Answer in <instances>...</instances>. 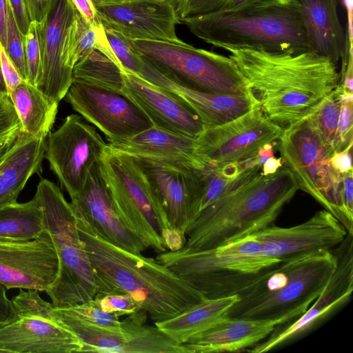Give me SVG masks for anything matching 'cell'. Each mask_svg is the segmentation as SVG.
<instances>
[{"mask_svg": "<svg viewBox=\"0 0 353 353\" xmlns=\"http://www.w3.org/2000/svg\"><path fill=\"white\" fill-rule=\"evenodd\" d=\"M339 92L342 103L336 132L335 152L341 151L353 145V94H342L339 91Z\"/></svg>", "mask_w": 353, "mask_h": 353, "instance_id": "obj_41", "label": "cell"}, {"mask_svg": "<svg viewBox=\"0 0 353 353\" xmlns=\"http://www.w3.org/2000/svg\"><path fill=\"white\" fill-rule=\"evenodd\" d=\"M2 323H3V322L0 321V325H1Z\"/></svg>", "mask_w": 353, "mask_h": 353, "instance_id": "obj_58", "label": "cell"}, {"mask_svg": "<svg viewBox=\"0 0 353 353\" xmlns=\"http://www.w3.org/2000/svg\"><path fill=\"white\" fill-rule=\"evenodd\" d=\"M77 12L72 0H51L44 19L36 23L41 58L37 88L58 105L73 80L70 46Z\"/></svg>", "mask_w": 353, "mask_h": 353, "instance_id": "obj_14", "label": "cell"}, {"mask_svg": "<svg viewBox=\"0 0 353 353\" xmlns=\"http://www.w3.org/2000/svg\"><path fill=\"white\" fill-rule=\"evenodd\" d=\"M274 1L276 0H229L221 10H239Z\"/></svg>", "mask_w": 353, "mask_h": 353, "instance_id": "obj_52", "label": "cell"}, {"mask_svg": "<svg viewBox=\"0 0 353 353\" xmlns=\"http://www.w3.org/2000/svg\"><path fill=\"white\" fill-rule=\"evenodd\" d=\"M190 32L213 46L272 52L308 50L296 0H276L234 10H221L181 20Z\"/></svg>", "mask_w": 353, "mask_h": 353, "instance_id": "obj_4", "label": "cell"}, {"mask_svg": "<svg viewBox=\"0 0 353 353\" xmlns=\"http://www.w3.org/2000/svg\"><path fill=\"white\" fill-rule=\"evenodd\" d=\"M132 158L165 213L170 227L185 232L188 222L194 169L142 157Z\"/></svg>", "mask_w": 353, "mask_h": 353, "instance_id": "obj_23", "label": "cell"}, {"mask_svg": "<svg viewBox=\"0 0 353 353\" xmlns=\"http://www.w3.org/2000/svg\"><path fill=\"white\" fill-rule=\"evenodd\" d=\"M266 116L283 130L315 112L338 87L336 64L312 51L225 48Z\"/></svg>", "mask_w": 353, "mask_h": 353, "instance_id": "obj_1", "label": "cell"}, {"mask_svg": "<svg viewBox=\"0 0 353 353\" xmlns=\"http://www.w3.org/2000/svg\"><path fill=\"white\" fill-rule=\"evenodd\" d=\"M17 26L24 37L31 23L25 0H8Z\"/></svg>", "mask_w": 353, "mask_h": 353, "instance_id": "obj_45", "label": "cell"}, {"mask_svg": "<svg viewBox=\"0 0 353 353\" xmlns=\"http://www.w3.org/2000/svg\"><path fill=\"white\" fill-rule=\"evenodd\" d=\"M129 41L147 63L181 87L211 94L252 95L248 82L229 57L181 39Z\"/></svg>", "mask_w": 353, "mask_h": 353, "instance_id": "obj_8", "label": "cell"}, {"mask_svg": "<svg viewBox=\"0 0 353 353\" xmlns=\"http://www.w3.org/2000/svg\"><path fill=\"white\" fill-rule=\"evenodd\" d=\"M112 149L132 157H142L166 164L201 168L205 165L195 152V139L154 126L132 137L109 142Z\"/></svg>", "mask_w": 353, "mask_h": 353, "instance_id": "obj_25", "label": "cell"}, {"mask_svg": "<svg viewBox=\"0 0 353 353\" xmlns=\"http://www.w3.org/2000/svg\"><path fill=\"white\" fill-rule=\"evenodd\" d=\"M140 77L168 90L188 103L199 117L204 128L226 123L259 105L253 95L211 94L181 87L163 77L145 61Z\"/></svg>", "mask_w": 353, "mask_h": 353, "instance_id": "obj_24", "label": "cell"}, {"mask_svg": "<svg viewBox=\"0 0 353 353\" xmlns=\"http://www.w3.org/2000/svg\"><path fill=\"white\" fill-rule=\"evenodd\" d=\"M352 146L334 152L329 159L332 168L339 174L353 171L352 165Z\"/></svg>", "mask_w": 353, "mask_h": 353, "instance_id": "obj_46", "label": "cell"}, {"mask_svg": "<svg viewBox=\"0 0 353 353\" xmlns=\"http://www.w3.org/2000/svg\"><path fill=\"white\" fill-rule=\"evenodd\" d=\"M1 48V44H0ZM9 95L8 89L3 77L2 70H1V58H0V97Z\"/></svg>", "mask_w": 353, "mask_h": 353, "instance_id": "obj_57", "label": "cell"}, {"mask_svg": "<svg viewBox=\"0 0 353 353\" xmlns=\"http://www.w3.org/2000/svg\"><path fill=\"white\" fill-rule=\"evenodd\" d=\"M8 6V0H0V44L4 50L7 45Z\"/></svg>", "mask_w": 353, "mask_h": 353, "instance_id": "obj_50", "label": "cell"}, {"mask_svg": "<svg viewBox=\"0 0 353 353\" xmlns=\"http://www.w3.org/2000/svg\"><path fill=\"white\" fill-rule=\"evenodd\" d=\"M261 167L256 157L243 162L205 165L194 169L188 222L185 232L208 206L254 177L261 171Z\"/></svg>", "mask_w": 353, "mask_h": 353, "instance_id": "obj_26", "label": "cell"}, {"mask_svg": "<svg viewBox=\"0 0 353 353\" xmlns=\"http://www.w3.org/2000/svg\"><path fill=\"white\" fill-rule=\"evenodd\" d=\"M283 131L258 105L226 123L204 128L195 139V152L205 165L243 162L256 158L259 148L278 140Z\"/></svg>", "mask_w": 353, "mask_h": 353, "instance_id": "obj_12", "label": "cell"}, {"mask_svg": "<svg viewBox=\"0 0 353 353\" xmlns=\"http://www.w3.org/2000/svg\"><path fill=\"white\" fill-rule=\"evenodd\" d=\"M9 96L19 119L21 131L35 138L46 139L55 121L58 104L26 81Z\"/></svg>", "mask_w": 353, "mask_h": 353, "instance_id": "obj_30", "label": "cell"}, {"mask_svg": "<svg viewBox=\"0 0 353 353\" xmlns=\"http://www.w3.org/2000/svg\"><path fill=\"white\" fill-rule=\"evenodd\" d=\"M92 302L103 311L118 316H128L137 322L145 323L147 312L127 294H97Z\"/></svg>", "mask_w": 353, "mask_h": 353, "instance_id": "obj_37", "label": "cell"}, {"mask_svg": "<svg viewBox=\"0 0 353 353\" xmlns=\"http://www.w3.org/2000/svg\"><path fill=\"white\" fill-rule=\"evenodd\" d=\"M53 319L74 333L82 344L81 352L188 353L157 326L145 325L129 317L117 327L87 323L50 310Z\"/></svg>", "mask_w": 353, "mask_h": 353, "instance_id": "obj_16", "label": "cell"}, {"mask_svg": "<svg viewBox=\"0 0 353 353\" xmlns=\"http://www.w3.org/2000/svg\"><path fill=\"white\" fill-rule=\"evenodd\" d=\"M65 98L109 142L132 137L153 126L141 109L119 90L73 79Z\"/></svg>", "mask_w": 353, "mask_h": 353, "instance_id": "obj_15", "label": "cell"}, {"mask_svg": "<svg viewBox=\"0 0 353 353\" xmlns=\"http://www.w3.org/2000/svg\"><path fill=\"white\" fill-rule=\"evenodd\" d=\"M278 150L299 189L334 216L347 232H353V212L345 203L342 175L332 168L334 152L324 143L308 116L283 130Z\"/></svg>", "mask_w": 353, "mask_h": 353, "instance_id": "obj_9", "label": "cell"}, {"mask_svg": "<svg viewBox=\"0 0 353 353\" xmlns=\"http://www.w3.org/2000/svg\"><path fill=\"white\" fill-rule=\"evenodd\" d=\"M237 299V295L205 298L181 314L154 325L176 343L183 344L194 334L226 316L228 310Z\"/></svg>", "mask_w": 353, "mask_h": 353, "instance_id": "obj_31", "label": "cell"}, {"mask_svg": "<svg viewBox=\"0 0 353 353\" xmlns=\"http://www.w3.org/2000/svg\"><path fill=\"white\" fill-rule=\"evenodd\" d=\"M79 12L93 26L101 24L91 0H72Z\"/></svg>", "mask_w": 353, "mask_h": 353, "instance_id": "obj_49", "label": "cell"}, {"mask_svg": "<svg viewBox=\"0 0 353 353\" xmlns=\"http://www.w3.org/2000/svg\"><path fill=\"white\" fill-rule=\"evenodd\" d=\"M34 196L42 210L43 229L59 258L57 276L46 293L54 306L83 303L97 293L94 276L77 228V216L59 188L42 179Z\"/></svg>", "mask_w": 353, "mask_h": 353, "instance_id": "obj_7", "label": "cell"}, {"mask_svg": "<svg viewBox=\"0 0 353 353\" xmlns=\"http://www.w3.org/2000/svg\"><path fill=\"white\" fill-rule=\"evenodd\" d=\"M332 251L336 267L324 288L307 310L295 321L276 325L263 340L246 350L251 353L272 350L310 331L345 303L353 291V232Z\"/></svg>", "mask_w": 353, "mask_h": 353, "instance_id": "obj_18", "label": "cell"}, {"mask_svg": "<svg viewBox=\"0 0 353 353\" xmlns=\"http://www.w3.org/2000/svg\"><path fill=\"white\" fill-rule=\"evenodd\" d=\"M52 310L59 314L81 321L103 327H117L121 324L120 317L103 311L92 301L72 305L56 307Z\"/></svg>", "mask_w": 353, "mask_h": 353, "instance_id": "obj_36", "label": "cell"}, {"mask_svg": "<svg viewBox=\"0 0 353 353\" xmlns=\"http://www.w3.org/2000/svg\"><path fill=\"white\" fill-rule=\"evenodd\" d=\"M156 260L206 299L238 295L281 262L265 255L252 234L212 249L166 250Z\"/></svg>", "mask_w": 353, "mask_h": 353, "instance_id": "obj_6", "label": "cell"}, {"mask_svg": "<svg viewBox=\"0 0 353 353\" xmlns=\"http://www.w3.org/2000/svg\"><path fill=\"white\" fill-rule=\"evenodd\" d=\"M70 200L77 216L94 234L135 254H141L148 248L118 211L103 175L101 160L93 165L83 187L70 196Z\"/></svg>", "mask_w": 353, "mask_h": 353, "instance_id": "obj_19", "label": "cell"}, {"mask_svg": "<svg viewBox=\"0 0 353 353\" xmlns=\"http://www.w3.org/2000/svg\"><path fill=\"white\" fill-rule=\"evenodd\" d=\"M20 133L21 130L17 131L0 140V162L15 143Z\"/></svg>", "mask_w": 353, "mask_h": 353, "instance_id": "obj_55", "label": "cell"}, {"mask_svg": "<svg viewBox=\"0 0 353 353\" xmlns=\"http://www.w3.org/2000/svg\"><path fill=\"white\" fill-rule=\"evenodd\" d=\"M343 193L347 208L353 212V171L342 174Z\"/></svg>", "mask_w": 353, "mask_h": 353, "instance_id": "obj_51", "label": "cell"}, {"mask_svg": "<svg viewBox=\"0 0 353 353\" xmlns=\"http://www.w3.org/2000/svg\"><path fill=\"white\" fill-rule=\"evenodd\" d=\"M21 130V123L9 95L0 97V140Z\"/></svg>", "mask_w": 353, "mask_h": 353, "instance_id": "obj_43", "label": "cell"}, {"mask_svg": "<svg viewBox=\"0 0 353 353\" xmlns=\"http://www.w3.org/2000/svg\"><path fill=\"white\" fill-rule=\"evenodd\" d=\"M335 267L332 250L281 261L238 294L226 316L276 325L291 323L312 305Z\"/></svg>", "mask_w": 353, "mask_h": 353, "instance_id": "obj_5", "label": "cell"}, {"mask_svg": "<svg viewBox=\"0 0 353 353\" xmlns=\"http://www.w3.org/2000/svg\"><path fill=\"white\" fill-rule=\"evenodd\" d=\"M165 248L169 251H177L183 248L186 242L185 233L178 228H165L161 233Z\"/></svg>", "mask_w": 353, "mask_h": 353, "instance_id": "obj_47", "label": "cell"}, {"mask_svg": "<svg viewBox=\"0 0 353 353\" xmlns=\"http://www.w3.org/2000/svg\"><path fill=\"white\" fill-rule=\"evenodd\" d=\"M275 326L272 322L225 316L183 345L188 353L239 352L265 339Z\"/></svg>", "mask_w": 353, "mask_h": 353, "instance_id": "obj_28", "label": "cell"}, {"mask_svg": "<svg viewBox=\"0 0 353 353\" xmlns=\"http://www.w3.org/2000/svg\"><path fill=\"white\" fill-rule=\"evenodd\" d=\"M58 272V255L44 229L31 240L0 239V285L6 290L46 292Z\"/></svg>", "mask_w": 353, "mask_h": 353, "instance_id": "obj_20", "label": "cell"}, {"mask_svg": "<svg viewBox=\"0 0 353 353\" xmlns=\"http://www.w3.org/2000/svg\"><path fill=\"white\" fill-rule=\"evenodd\" d=\"M123 92L146 114L153 126L196 139L204 125L195 111L168 90L123 71Z\"/></svg>", "mask_w": 353, "mask_h": 353, "instance_id": "obj_22", "label": "cell"}, {"mask_svg": "<svg viewBox=\"0 0 353 353\" xmlns=\"http://www.w3.org/2000/svg\"><path fill=\"white\" fill-rule=\"evenodd\" d=\"M77 225L92 268L97 294L130 296L154 323L171 319L205 299L156 259L108 243L78 216Z\"/></svg>", "mask_w": 353, "mask_h": 353, "instance_id": "obj_2", "label": "cell"}, {"mask_svg": "<svg viewBox=\"0 0 353 353\" xmlns=\"http://www.w3.org/2000/svg\"><path fill=\"white\" fill-rule=\"evenodd\" d=\"M43 230L42 210L34 197L0 208V239L31 240Z\"/></svg>", "mask_w": 353, "mask_h": 353, "instance_id": "obj_32", "label": "cell"}, {"mask_svg": "<svg viewBox=\"0 0 353 353\" xmlns=\"http://www.w3.org/2000/svg\"><path fill=\"white\" fill-rule=\"evenodd\" d=\"M272 143H268L259 148L257 152V157L261 164L264 163L269 158L274 157Z\"/></svg>", "mask_w": 353, "mask_h": 353, "instance_id": "obj_56", "label": "cell"}, {"mask_svg": "<svg viewBox=\"0 0 353 353\" xmlns=\"http://www.w3.org/2000/svg\"><path fill=\"white\" fill-rule=\"evenodd\" d=\"M114 203L130 228L156 252L167 250L163 229L170 227L138 164L130 156L108 145L101 159Z\"/></svg>", "mask_w": 353, "mask_h": 353, "instance_id": "obj_10", "label": "cell"}, {"mask_svg": "<svg viewBox=\"0 0 353 353\" xmlns=\"http://www.w3.org/2000/svg\"><path fill=\"white\" fill-rule=\"evenodd\" d=\"M103 28L130 40L177 41L174 0H91Z\"/></svg>", "mask_w": 353, "mask_h": 353, "instance_id": "obj_17", "label": "cell"}, {"mask_svg": "<svg viewBox=\"0 0 353 353\" xmlns=\"http://www.w3.org/2000/svg\"><path fill=\"white\" fill-rule=\"evenodd\" d=\"M0 58L3 77L8 94H10L23 80L1 46L0 48Z\"/></svg>", "mask_w": 353, "mask_h": 353, "instance_id": "obj_44", "label": "cell"}, {"mask_svg": "<svg viewBox=\"0 0 353 353\" xmlns=\"http://www.w3.org/2000/svg\"><path fill=\"white\" fill-rule=\"evenodd\" d=\"M23 41L28 82L37 87L41 74V58L35 22H31Z\"/></svg>", "mask_w": 353, "mask_h": 353, "instance_id": "obj_40", "label": "cell"}, {"mask_svg": "<svg viewBox=\"0 0 353 353\" xmlns=\"http://www.w3.org/2000/svg\"><path fill=\"white\" fill-rule=\"evenodd\" d=\"M298 189L285 165L267 176L260 172L203 210L186 231L181 250L214 248L273 225Z\"/></svg>", "mask_w": 353, "mask_h": 353, "instance_id": "obj_3", "label": "cell"}, {"mask_svg": "<svg viewBox=\"0 0 353 353\" xmlns=\"http://www.w3.org/2000/svg\"><path fill=\"white\" fill-rule=\"evenodd\" d=\"M51 0H25L31 22L40 23L44 19Z\"/></svg>", "mask_w": 353, "mask_h": 353, "instance_id": "obj_48", "label": "cell"}, {"mask_svg": "<svg viewBox=\"0 0 353 353\" xmlns=\"http://www.w3.org/2000/svg\"><path fill=\"white\" fill-rule=\"evenodd\" d=\"M347 234L340 221L323 210L299 225L289 228L272 225L252 234L259 241L265 255L285 261L307 254L332 250Z\"/></svg>", "mask_w": 353, "mask_h": 353, "instance_id": "obj_21", "label": "cell"}, {"mask_svg": "<svg viewBox=\"0 0 353 353\" xmlns=\"http://www.w3.org/2000/svg\"><path fill=\"white\" fill-rule=\"evenodd\" d=\"M46 145V139L21 132L0 162V208L17 203L29 179L41 172Z\"/></svg>", "mask_w": 353, "mask_h": 353, "instance_id": "obj_29", "label": "cell"}, {"mask_svg": "<svg viewBox=\"0 0 353 353\" xmlns=\"http://www.w3.org/2000/svg\"><path fill=\"white\" fill-rule=\"evenodd\" d=\"M301 8L308 50L337 64L348 57L350 45L337 14L339 0H296Z\"/></svg>", "mask_w": 353, "mask_h": 353, "instance_id": "obj_27", "label": "cell"}, {"mask_svg": "<svg viewBox=\"0 0 353 353\" xmlns=\"http://www.w3.org/2000/svg\"><path fill=\"white\" fill-rule=\"evenodd\" d=\"M102 29L101 23L98 26L90 24L78 11L71 50V60L74 66L97 50Z\"/></svg>", "mask_w": 353, "mask_h": 353, "instance_id": "obj_35", "label": "cell"}, {"mask_svg": "<svg viewBox=\"0 0 353 353\" xmlns=\"http://www.w3.org/2000/svg\"><path fill=\"white\" fill-rule=\"evenodd\" d=\"M283 165L282 158H276L272 157L269 158L264 163L262 164L261 172L265 175H269L276 172Z\"/></svg>", "mask_w": 353, "mask_h": 353, "instance_id": "obj_53", "label": "cell"}, {"mask_svg": "<svg viewBox=\"0 0 353 353\" xmlns=\"http://www.w3.org/2000/svg\"><path fill=\"white\" fill-rule=\"evenodd\" d=\"M104 30L118 66L121 70L140 76L144 60L134 49L129 39L110 29L104 28Z\"/></svg>", "mask_w": 353, "mask_h": 353, "instance_id": "obj_38", "label": "cell"}, {"mask_svg": "<svg viewBox=\"0 0 353 353\" xmlns=\"http://www.w3.org/2000/svg\"><path fill=\"white\" fill-rule=\"evenodd\" d=\"M6 289L0 285V321L4 322L10 312V300L6 294Z\"/></svg>", "mask_w": 353, "mask_h": 353, "instance_id": "obj_54", "label": "cell"}, {"mask_svg": "<svg viewBox=\"0 0 353 353\" xmlns=\"http://www.w3.org/2000/svg\"><path fill=\"white\" fill-rule=\"evenodd\" d=\"M40 292L19 289L10 312L0 325V353L81 352L78 337L52 316V303Z\"/></svg>", "mask_w": 353, "mask_h": 353, "instance_id": "obj_11", "label": "cell"}, {"mask_svg": "<svg viewBox=\"0 0 353 353\" xmlns=\"http://www.w3.org/2000/svg\"><path fill=\"white\" fill-rule=\"evenodd\" d=\"M73 79L123 92L124 79L121 68L97 50L77 63Z\"/></svg>", "mask_w": 353, "mask_h": 353, "instance_id": "obj_33", "label": "cell"}, {"mask_svg": "<svg viewBox=\"0 0 353 353\" xmlns=\"http://www.w3.org/2000/svg\"><path fill=\"white\" fill-rule=\"evenodd\" d=\"M5 51L21 79L28 81L23 36L17 26L10 4L8 13L7 45Z\"/></svg>", "mask_w": 353, "mask_h": 353, "instance_id": "obj_39", "label": "cell"}, {"mask_svg": "<svg viewBox=\"0 0 353 353\" xmlns=\"http://www.w3.org/2000/svg\"><path fill=\"white\" fill-rule=\"evenodd\" d=\"M229 0H174L180 20L221 10Z\"/></svg>", "mask_w": 353, "mask_h": 353, "instance_id": "obj_42", "label": "cell"}, {"mask_svg": "<svg viewBox=\"0 0 353 353\" xmlns=\"http://www.w3.org/2000/svg\"><path fill=\"white\" fill-rule=\"evenodd\" d=\"M107 146L96 129L75 114L48 134L45 157L70 197L83 187L91 168L101 160Z\"/></svg>", "mask_w": 353, "mask_h": 353, "instance_id": "obj_13", "label": "cell"}, {"mask_svg": "<svg viewBox=\"0 0 353 353\" xmlns=\"http://www.w3.org/2000/svg\"><path fill=\"white\" fill-rule=\"evenodd\" d=\"M341 99L337 88L310 114V119L324 143L334 152Z\"/></svg>", "mask_w": 353, "mask_h": 353, "instance_id": "obj_34", "label": "cell"}]
</instances>
